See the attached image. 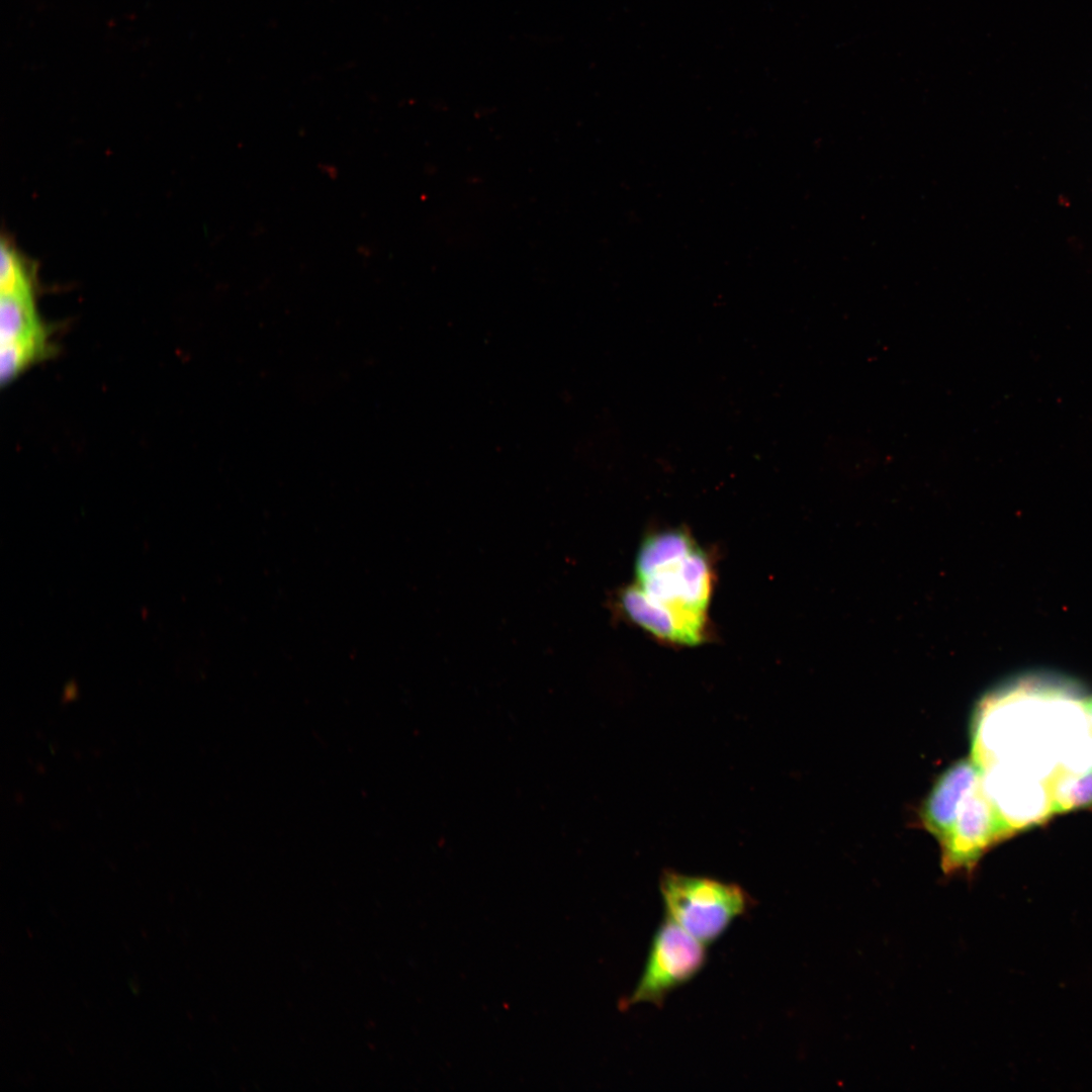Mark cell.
Returning a JSON list of instances; mask_svg holds the SVG:
<instances>
[{"instance_id": "277c9868", "label": "cell", "mask_w": 1092, "mask_h": 1092, "mask_svg": "<svg viewBox=\"0 0 1092 1092\" xmlns=\"http://www.w3.org/2000/svg\"><path fill=\"white\" fill-rule=\"evenodd\" d=\"M706 945L665 917L652 937L638 984L622 1008L640 1003L660 1007L676 988L692 980L705 966Z\"/></svg>"}, {"instance_id": "ba28073f", "label": "cell", "mask_w": 1092, "mask_h": 1092, "mask_svg": "<svg viewBox=\"0 0 1092 1092\" xmlns=\"http://www.w3.org/2000/svg\"><path fill=\"white\" fill-rule=\"evenodd\" d=\"M0 291L2 295L32 296V281L23 260L5 241L1 242Z\"/></svg>"}, {"instance_id": "5b68a950", "label": "cell", "mask_w": 1092, "mask_h": 1092, "mask_svg": "<svg viewBox=\"0 0 1092 1092\" xmlns=\"http://www.w3.org/2000/svg\"><path fill=\"white\" fill-rule=\"evenodd\" d=\"M44 329L37 316L33 296L2 295L0 343L4 344Z\"/></svg>"}, {"instance_id": "3957f363", "label": "cell", "mask_w": 1092, "mask_h": 1092, "mask_svg": "<svg viewBox=\"0 0 1092 1092\" xmlns=\"http://www.w3.org/2000/svg\"><path fill=\"white\" fill-rule=\"evenodd\" d=\"M659 891L665 917L705 945L716 941L752 906L738 885L672 870L661 875Z\"/></svg>"}, {"instance_id": "8992f818", "label": "cell", "mask_w": 1092, "mask_h": 1092, "mask_svg": "<svg viewBox=\"0 0 1092 1092\" xmlns=\"http://www.w3.org/2000/svg\"><path fill=\"white\" fill-rule=\"evenodd\" d=\"M48 335L42 329L0 345V382L10 383L28 365L47 354Z\"/></svg>"}, {"instance_id": "6da1fadb", "label": "cell", "mask_w": 1092, "mask_h": 1092, "mask_svg": "<svg viewBox=\"0 0 1092 1092\" xmlns=\"http://www.w3.org/2000/svg\"><path fill=\"white\" fill-rule=\"evenodd\" d=\"M922 818L940 842L946 875L972 872L990 845L1013 831L987 795L979 766L968 760L941 777L923 807Z\"/></svg>"}, {"instance_id": "7a4b0ae2", "label": "cell", "mask_w": 1092, "mask_h": 1092, "mask_svg": "<svg viewBox=\"0 0 1092 1092\" xmlns=\"http://www.w3.org/2000/svg\"><path fill=\"white\" fill-rule=\"evenodd\" d=\"M635 575L644 594L675 618L689 646L705 641L712 567L688 532L671 529L647 536L636 556Z\"/></svg>"}, {"instance_id": "9c48e42d", "label": "cell", "mask_w": 1092, "mask_h": 1092, "mask_svg": "<svg viewBox=\"0 0 1092 1092\" xmlns=\"http://www.w3.org/2000/svg\"><path fill=\"white\" fill-rule=\"evenodd\" d=\"M1082 707L1092 723V696L1083 700Z\"/></svg>"}, {"instance_id": "52a82bcc", "label": "cell", "mask_w": 1092, "mask_h": 1092, "mask_svg": "<svg viewBox=\"0 0 1092 1092\" xmlns=\"http://www.w3.org/2000/svg\"><path fill=\"white\" fill-rule=\"evenodd\" d=\"M1092 807V768L1061 776L1054 783L1051 811L1064 813Z\"/></svg>"}]
</instances>
